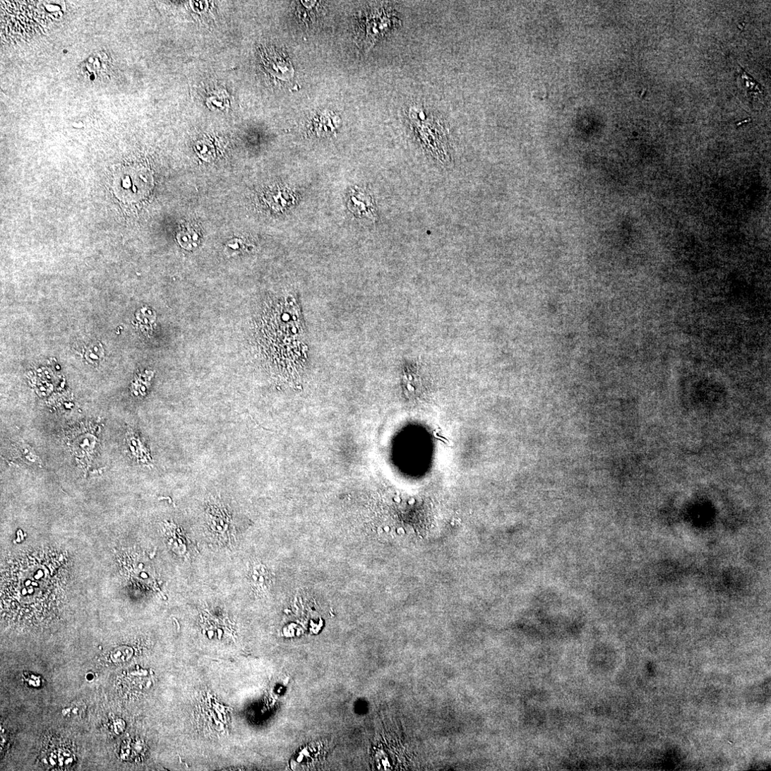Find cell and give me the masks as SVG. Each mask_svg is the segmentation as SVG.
Wrapping results in <instances>:
<instances>
[{
    "label": "cell",
    "instance_id": "cell-3",
    "mask_svg": "<svg viewBox=\"0 0 771 771\" xmlns=\"http://www.w3.org/2000/svg\"><path fill=\"white\" fill-rule=\"evenodd\" d=\"M738 74L739 92L743 98L746 100L745 103L750 104L753 107L762 104L764 93L761 86L741 68L739 69Z\"/></svg>",
    "mask_w": 771,
    "mask_h": 771
},
{
    "label": "cell",
    "instance_id": "cell-4",
    "mask_svg": "<svg viewBox=\"0 0 771 771\" xmlns=\"http://www.w3.org/2000/svg\"><path fill=\"white\" fill-rule=\"evenodd\" d=\"M177 239L183 248L187 250H193L199 246L201 241V234L198 227L186 224L180 228Z\"/></svg>",
    "mask_w": 771,
    "mask_h": 771
},
{
    "label": "cell",
    "instance_id": "cell-2",
    "mask_svg": "<svg viewBox=\"0 0 771 771\" xmlns=\"http://www.w3.org/2000/svg\"><path fill=\"white\" fill-rule=\"evenodd\" d=\"M262 61L265 68L274 77L289 81L294 76V69L290 58L282 51L273 47L262 50Z\"/></svg>",
    "mask_w": 771,
    "mask_h": 771
},
{
    "label": "cell",
    "instance_id": "cell-5",
    "mask_svg": "<svg viewBox=\"0 0 771 771\" xmlns=\"http://www.w3.org/2000/svg\"><path fill=\"white\" fill-rule=\"evenodd\" d=\"M104 355V349L100 342H92L84 349V357L90 364H98Z\"/></svg>",
    "mask_w": 771,
    "mask_h": 771
},
{
    "label": "cell",
    "instance_id": "cell-1",
    "mask_svg": "<svg viewBox=\"0 0 771 771\" xmlns=\"http://www.w3.org/2000/svg\"><path fill=\"white\" fill-rule=\"evenodd\" d=\"M113 189L123 202H137L147 197L153 186V177L143 170H124L115 175Z\"/></svg>",
    "mask_w": 771,
    "mask_h": 771
}]
</instances>
